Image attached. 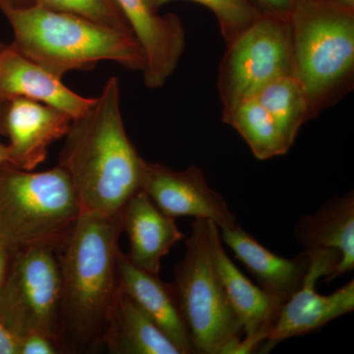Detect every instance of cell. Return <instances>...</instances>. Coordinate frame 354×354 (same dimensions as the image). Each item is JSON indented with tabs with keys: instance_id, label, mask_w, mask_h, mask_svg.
I'll return each mask as SVG.
<instances>
[{
	"instance_id": "obj_14",
	"label": "cell",
	"mask_w": 354,
	"mask_h": 354,
	"mask_svg": "<svg viewBox=\"0 0 354 354\" xmlns=\"http://www.w3.org/2000/svg\"><path fill=\"white\" fill-rule=\"evenodd\" d=\"M218 230L221 242L234 251L235 257L270 295L286 301L304 286L311 264L306 251L290 259L261 245L237 223Z\"/></svg>"
},
{
	"instance_id": "obj_32",
	"label": "cell",
	"mask_w": 354,
	"mask_h": 354,
	"mask_svg": "<svg viewBox=\"0 0 354 354\" xmlns=\"http://www.w3.org/2000/svg\"><path fill=\"white\" fill-rule=\"evenodd\" d=\"M0 104H1V102H0Z\"/></svg>"
},
{
	"instance_id": "obj_30",
	"label": "cell",
	"mask_w": 354,
	"mask_h": 354,
	"mask_svg": "<svg viewBox=\"0 0 354 354\" xmlns=\"http://www.w3.org/2000/svg\"><path fill=\"white\" fill-rule=\"evenodd\" d=\"M13 7H28L32 6V0H0Z\"/></svg>"
},
{
	"instance_id": "obj_11",
	"label": "cell",
	"mask_w": 354,
	"mask_h": 354,
	"mask_svg": "<svg viewBox=\"0 0 354 354\" xmlns=\"http://www.w3.org/2000/svg\"><path fill=\"white\" fill-rule=\"evenodd\" d=\"M72 120L66 113L31 100L4 102L0 129L8 136L9 164L34 171L46 160L50 146L65 137Z\"/></svg>"
},
{
	"instance_id": "obj_26",
	"label": "cell",
	"mask_w": 354,
	"mask_h": 354,
	"mask_svg": "<svg viewBox=\"0 0 354 354\" xmlns=\"http://www.w3.org/2000/svg\"><path fill=\"white\" fill-rule=\"evenodd\" d=\"M0 354H18V339L0 323Z\"/></svg>"
},
{
	"instance_id": "obj_23",
	"label": "cell",
	"mask_w": 354,
	"mask_h": 354,
	"mask_svg": "<svg viewBox=\"0 0 354 354\" xmlns=\"http://www.w3.org/2000/svg\"><path fill=\"white\" fill-rule=\"evenodd\" d=\"M32 6L74 14L108 27L131 30L115 0H32Z\"/></svg>"
},
{
	"instance_id": "obj_1",
	"label": "cell",
	"mask_w": 354,
	"mask_h": 354,
	"mask_svg": "<svg viewBox=\"0 0 354 354\" xmlns=\"http://www.w3.org/2000/svg\"><path fill=\"white\" fill-rule=\"evenodd\" d=\"M120 215L81 212L58 259L62 304L57 342L62 353H88L102 346L120 286Z\"/></svg>"
},
{
	"instance_id": "obj_31",
	"label": "cell",
	"mask_w": 354,
	"mask_h": 354,
	"mask_svg": "<svg viewBox=\"0 0 354 354\" xmlns=\"http://www.w3.org/2000/svg\"><path fill=\"white\" fill-rule=\"evenodd\" d=\"M6 46H7V44H6L0 43V51L3 50V48H6Z\"/></svg>"
},
{
	"instance_id": "obj_19",
	"label": "cell",
	"mask_w": 354,
	"mask_h": 354,
	"mask_svg": "<svg viewBox=\"0 0 354 354\" xmlns=\"http://www.w3.org/2000/svg\"><path fill=\"white\" fill-rule=\"evenodd\" d=\"M102 346L115 354H181L144 310L121 290Z\"/></svg>"
},
{
	"instance_id": "obj_15",
	"label": "cell",
	"mask_w": 354,
	"mask_h": 354,
	"mask_svg": "<svg viewBox=\"0 0 354 354\" xmlns=\"http://www.w3.org/2000/svg\"><path fill=\"white\" fill-rule=\"evenodd\" d=\"M120 218L130 242L128 259L140 269L158 274L160 261L184 239L176 218L162 213L142 190L128 200Z\"/></svg>"
},
{
	"instance_id": "obj_24",
	"label": "cell",
	"mask_w": 354,
	"mask_h": 354,
	"mask_svg": "<svg viewBox=\"0 0 354 354\" xmlns=\"http://www.w3.org/2000/svg\"><path fill=\"white\" fill-rule=\"evenodd\" d=\"M62 353L55 339L41 334H30L18 339V354Z\"/></svg>"
},
{
	"instance_id": "obj_2",
	"label": "cell",
	"mask_w": 354,
	"mask_h": 354,
	"mask_svg": "<svg viewBox=\"0 0 354 354\" xmlns=\"http://www.w3.org/2000/svg\"><path fill=\"white\" fill-rule=\"evenodd\" d=\"M145 162L125 131L120 81L111 77L87 113L72 120L58 165L81 212L116 216L141 190Z\"/></svg>"
},
{
	"instance_id": "obj_13",
	"label": "cell",
	"mask_w": 354,
	"mask_h": 354,
	"mask_svg": "<svg viewBox=\"0 0 354 354\" xmlns=\"http://www.w3.org/2000/svg\"><path fill=\"white\" fill-rule=\"evenodd\" d=\"M62 80L21 55L10 46L0 51L1 104L23 97L57 109L76 120L87 113L95 97L77 94Z\"/></svg>"
},
{
	"instance_id": "obj_12",
	"label": "cell",
	"mask_w": 354,
	"mask_h": 354,
	"mask_svg": "<svg viewBox=\"0 0 354 354\" xmlns=\"http://www.w3.org/2000/svg\"><path fill=\"white\" fill-rule=\"evenodd\" d=\"M143 48L144 82L149 88H162L176 71L185 50V30L174 14L160 15L146 0H115Z\"/></svg>"
},
{
	"instance_id": "obj_3",
	"label": "cell",
	"mask_w": 354,
	"mask_h": 354,
	"mask_svg": "<svg viewBox=\"0 0 354 354\" xmlns=\"http://www.w3.org/2000/svg\"><path fill=\"white\" fill-rule=\"evenodd\" d=\"M0 11L12 28L9 46L58 78L102 62L134 71L145 69L143 48L131 30L37 6L13 7L0 1Z\"/></svg>"
},
{
	"instance_id": "obj_10",
	"label": "cell",
	"mask_w": 354,
	"mask_h": 354,
	"mask_svg": "<svg viewBox=\"0 0 354 354\" xmlns=\"http://www.w3.org/2000/svg\"><path fill=\"white\" fill-rule=\"evenodd\" d=\"M211 246L216 271L243 330V337L230 354L252 353L267 339L286 301L254 285L239 271L223 249L220 230L214 223Z\"/></svg>"
},
{
	"instance_id": "obj_7",
	"label": "cell",
	"mask_w": 354,
	"mask_h": 354,
	"mask_svg": "<svg viewBox=\"0 0 354 354\" xmlns=\"http://www.w3.org/2000/svg\"><path fill=\"white\" fill-rule=\"evenodd\" d=\"M286 75H293L290 19L265 12L227 44L216 81L223 122L241 102Z\"/></svg>"
},
{
	"instance_id": "obj_17",
	"label": "cell",
	"mask_w": 354,
	"mask_h": 354,
	"mask_svg": "<svg viewBox=\"0 0 354 354\" xmlns=\"http://www.w3.org/2000/svg\"><path fill=\"white\" fill-rule=\"evenodd\" d=\"M316 283L305 281L304 286L286 300L260 353H271L286 339L308 334L353 311V279L328 295L317 293Z\"/></svg>"
},
{
	"instance_id": "obj_25",
	"label": "cell",
	"mask_w": 354,
	"mask_h": 354,
	"mask_svg": "<svg viewBox=\"0 0 354 354\" xmlns=\"http://www.w3.org/2000/svg\"><path fill=\"white\" fill-rule=\"evenodd\" d=\"M265 12L288 17L297 0H255Z\"/></svg>"
},
{
	"instance_id": "obj_5",
	"label": "cell",
	"mask_w": 354,
	"mask_h": 354,
	"mask_svg": "<svg viewBox=\"0 0 354 354\" xmlns=\"http://www.w3.org/2000/svg\"><path fill=\"white\" fill-rule=\"evenodd\" d=\"M81 214L68 174L59 165L44 171L0 169V237L11 252L64 246Z\"/></svg>"
},
{
	"instance_id": "obj_21",
	"label": "cell",
	"mask_w": 354,
	"mask_h": 354,
	"mask_svg": "<svg viewBox=\"0 0 354 354\" xmlns=\"http://www.w3.org/2000/svg\"><path fill=\"white\" fill-rule=\"evenodd\" d=\"M225 123L241 135L257 160H270L290 151L274 120L256 97L241 102Z\"/></svg>"
},
{
	"instance_id": "obj_16",
	"label": "cell",
	"mask_w": 354,
	"mask_h": 354,
	"mask_svg": "<svg viewBox=\"0 0 354 354\" xmlns=\"http://www.w3.org/2000/svg\"><path fill=\"white\" fill-rule=\"evenodd\" d=\"M118 274L120 290L144 310L181 354H195L174 283H165L158 274L136 267L122 251Z\"/></svg>"
},
{
	"instance_id": "obj_18",
	"label": "cell",
	"mask_w": 354,
	"mask_h": 354,
	"mask_svg": "<svg viewBox=\"0 0 354 354\" xmlns=\"http://www.w3.org/2000/svg\"><path fill=\"white\" fill-rule=\"evenodd\" d=\"M295 241L304 250L330 249L339 253L342 262L335 279L354 268V194L333 198L312 214L300 218L295 228Z\"/></svg>"
},
{
	"instance_id": "obj_28",
	"label": "cell",
	"mask_w": 354,
	"mask_h": 354,
	"mask_svg": "<svg viewBox=\"0 0 354 354\" xmlns=\"http://www.w3.org/2000/svg\"><path fill=\"white\" fill-rule=\"evenodd\" d=\"M317 1L339 7V8L346 9V10L354 11V0H317Z\"/></svg>"
},
{
	"instance_id": "obj_29",
	"label": "cell",
	"mask_w": 354,
	"mask_h": 354,
	"mask_svg": "<svg viewBox=\"0 0 354 354\" xmlns=\"http://www.w3.org/2000/svg\"><path fill=\"white\" fill-rule=\"evenodd\" d=\"M3 104H0V122H1V113ZM0 133H1V129H0ZM7 162H9L8 149H7V145H4V144L0 141V169H1L4 165L7 164Z\"/></svg>"
},
{
	"instance_id": "obj_8",
	"label": "cell",
	"mask_w": 354,
	"mask_h": 354,
	"mask_svg": "<svg viewBox=\"0 0 354 354\" xmlns=\"http://www.w3.org/2000/svg\"><path fill=\"white\" fill-rule=\"evenodd\" d=\"M60 304L62 272L57 252L46 247L14 252L0 290V323L17 339L37 333L57 342Z\"/></svg>"
},
{
	"instance_id": "obj_9",
	"label": "cell",
	"mask_w": 354,
	"mask_h": 354,
	"mask_svg": "<svg viewBox=\"0 0 354 354\" xmlns=\"http://www.w3.org/2000/svg\"><path fill=\"white\" fill-rule=\"evenodd\" d=\"M141 190L171 218H205L218 228L236 223L225 200L209 185L204 171L195 165L174 171L158 162H145Z\"/></svg>"
},
{
	"instance_id": "obj_22",
	"label": "cell",
	"mask_w": 354,
	"mask_h": 354,
	"mask_svg": "<svg viewBox=\"0 0 354 354\" xmlns=\"http://www.w3.org/2000/svg\"><path fill=\"white\" fill-rule=\"evenodd\" d=\"M153 9L158 10L174 0H146ZM207 7L218 20L221 36L225 44L234 41L247 28L256 22L265 11L255 0H185Z\"/></svg>"
},
{
	"instance_id": "obj_6",
	"label": "cell",
	"mask_w": 354,
	"mask_h": 354,
	"mask_svg": "<svg viewBox=\"0 0 354 354\" xmlns=\"http://www.w3.org/2000/svg\"><path fill=\"white\" fill-rule=\"evenodd\" d=\"M213 221L195 218L185 253L174 268V283L195 354H230L243 330L214 262Z\"/></svg>"
},
{
	"instance_id": "obj_27",
	"label": "cell",
	"mask_w": 354,
	"mask_h": 354,
	"mask_svg": "<svg viewBox=\"0 0 354 354\" xmlns=\"http://www.w3.org/2000/svg\"><path fill=\"white\" fill-rule=\"evenodd\" d=\"M10 249L6 245L3 239L0 237V290L3 286L4 281L8 274L9 267H10Z\"/></svg>"
},
{
	"instance_id": "obj_4",
	"label": "cell",
	"mask_w": 354,
	"mask_h": 354,
	"mask_svg": "<svg viewBox=\"0 0 354 354\" xmlns=\"http://www.w3.org/2000/svg\"><path fill=\"white\" fill-rule=\"evenodd\" d=\"M288 19L293 76L304 88L311 120L353 88L354 11L297 0Z\"/></svg>"
},
{
	"instance_id": "obj_20",
	"label": "cell",
	"mask_w": 354,
	"mask_h": 354,
	"mask_svg": "<svg viewBox=\"0 0 354 354\" xmlns=\"http://www.w3.org/2000/svg\"><path fill=\"white\" fill-rule=\"evenodd\" d=\"M278 127L288 149L295 144L300 128L308 121V106L304 88L293 75L274 79L256 95Z\"/></svg>"
}]
</instances>
